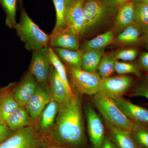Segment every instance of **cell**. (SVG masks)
I'll list each match as a JSON object with an SVG mask.
<instances>
[{
  "label": "cell",
  "instance_id": "cell-1",
  "mask_svg": "<svg viewBox=\"0 0 148 148\" xmlns=\"http://www.w3.org/2000/svg\"><path fill=\"white\" fill-rule=\"evenodd\" d=\"M81 104L76 95L59 105L54 132L61 143L73 147L84 143V124Z\"/></svg>",
  "mask_w": 148,
  "mask_h": 148
},
{
  "label": "cell",
  "instance_id": "cell-2",
  "mask_svg": "<svg viewBox=\"0 0 148 148\" xmlns=\"http://www.w3.org/2000/svg\"><path fill=\"white\" fill-rule=\"evenodd\" d=\"M118 6L115 0H84V22L80 38L113 15Z\"/></svg>",
  "mask_w": 148,
  "mask_h": 148
},
{
  "label": "cell",
  "instance_id": "cell-3",
  "mask_svg": "<svg viewBox=\"0 0 148 148\" xmlns=\"http://www.w3.org/2000/svg\"><path fill=\"white\" fill-rule=\"evenodd\" d=\"M14 29L16 34L24 43L25 49L29 51L40 49L49 45L50 34L42 31L22 8L20 20Z\"/></svg>",
  "mask_w": 148,
  "mask_h": 148
},
{
  "label": "cell",
  "instance_id": "cell-4",
  "mask_svg": "<svg viewBox=\"0 0 148 148\" xmlns=\"http://www.w3.org/2000/svg\"><path fill=\"white\" fill-rule=\"evenodd\" d=\"M93 100L106 123L119 129L132 131L135 123L124 114L113 99L97 93L93 95Z\"/></svg>",
  "mask_w": 148,
  "mask_h": 148
},
{
  "label": "cell",
  "instance_id": "cell-5",
  "mask_svg": "<svg viewBox=\"0 0 148 148\" xmlns=\"http://www.w3.org/2000/svg\"><path fill=\"white\" fill-rule=\"evenodd\" d=\"M51 66L49 45L33 51L29 72L38 83H48Z\"/></svg>",
  "mask_w": 148,
  "mask_h": 148
},
{
  "label": "cell",
  "instance_id": "cell-6",
  "mask_svg": "<svg viewBox=\"0 0 148 148\" xmlns=\"http://www.w3.org/2000/svg\"><path fill=\"white\" fill-rule=\"evenodd\" d=\"M42 145L36 130L28 125L16 130L0 144V148H39Z\"/></svg>",
  "mask_w": 148,
  "mask_h": 148
},
{
  "label": "cell",
  "instance_id": "cell-7",
  "mask_svg": "<svg viewBox=\"0 0 148 148\" xmlns=\"http://www.w3.org/2000/svg\"><path fill=\"white\" fill-rule=\"evenodd\" d=\"M69 68L74 83L79 92L89 95L98 93L102 80L98 73L86 71L73 67Z\"/></svg>",
  "mask_w": 148,
  "mask_h": 148
},
{
  "label": "cell",
  "instance_id": "cell-8",
  "mask_svg": "<svg viewBox=\"0 0 148 148\" xmlns=\"http://www.w3.org/2000/svg\"><path fill=\"white\" fill-rule=\"evenodd\" d=\"M132 79L125 75L102 79L98 93L112 99L122 97L131 87Z\"/></svg>",
  "mask_w": 148,
  "mask_h": 148
},
{
  "label": "cell",
  "instance_id": "cell-9",
  "mask_svg": "<svg viewBox=\"0 0 148 148\" xmlns=\"http://www.w3.org/2000/svg\"><path fill=\"white\" fill-rule=\"evenodd\" d=\"M51 95L48 84H38L26 107L33 120L37 119L49 103Z\"/></svg>",
  "mask_w": 148,
  "mask_h": 148
},
{
  "label": "cell",
  "instance_id": "cell-10",
  "mask_svg": "<svg viewBox=\"0 0 148 148\" xmlns=\"http://www.w3.org/2000/svg\"><path fill=\"white\" fill-rule=\"evenodd\" d=\"M88 132L93 148H101L105 140V128L101 118L95 110L86 107Z\"/></svg>",
  "mask_w": 148,
  "mask_h": 148
},
{
  "label": "cell",
  "instance_id": "cell-11",
  "mask_svg": "<svg viewBox=\"0 0 148 148\" xmlns=\"http://www.w3.org/2000/svg\"><path fill=\"white\" fill-rule=\"evenodd\" d=\"M113 100L123 112L133 123L148 127L147 109L133 104L122 97Z\"/></svg>",
  "mask_w": 148,
  "mask_h": 148
},
{
  "label": "cell",
  "instance_id": "cell-12",
  "mask_svg": "<svg viewBox=\"0 0 148 148\" xmlns=\"http://www.w3.org/2000/svg\"><path fill=\"white\" fill-rule=\"evenodd\" d=\"M50 36L49 46L52 48L75 51L79 49V37L69 27L56 34H50Z\"/></svg>",
  "mask_w": 148,
  "mask_h": 148
},
{
  "label": "cell",
  "instance_id": "cell-13",
  "mask_svg": "<svg viewBox=\"0 0 148 148\" xmlns=\"http://www.w3.org/2000/svg\"><path fill=\"white\" fill-rule=\"evenodd\" d=\"M38 84L34 77L30 72L24 75L13 92L14 98L19 106L26 107Z\"/></svg>",
  "mask_w": 148,
  "mask_h": 148
},
{
  "label": "cell",
  "instance_id": "cell-14",
  "mask_svg": "<svg viewBox=\"0 0 148 148\" xmlns=\"http://www.w3.org/2000/svg\"><path fill=\"white\" fill-rule=\"evenodd\" d=\"M84 1L74 0L71 3L67 5V8L68 27L75 32L79 38L84 22Z\"/></svg>",
  "mask_w": 148,
  "mask_h": 148
},
{
  "label": "cell",
  "instance_id": "cell-15",
  "mask_svg": "<svg viewBox=\"0 0 148 148\" xmlns=\"http://www.w3.org/2000/svg\"><path fill=\"white\" fill-rule=\"evenodd\" d=\"M48 84L51 97L58 105L63 104L71 98L65 84L52 65L51 68Z\"/></svg>",
  "mask_w": 148,
  "mask_h": 148
},
{
  "label": "cell",
  "instance_id": "cell-16",
  "mask_svg": "<svg viewBox=\"0 0 148 148\" xmlns=\"http://www.w3.org/2000/svg\"><path fill=\"white\" fill-rule=\"evenodd\" d=\"M106 124L110 132L111 140L116 148H139L132 137L131 131Z\"/></svg>",
  "mask_w": 148,
  "mask_h": 148
},
{
  "label": "cell",
  "instance_id": "cell-17",
  "mask_svg": "<svg viewBox=\"0 0 148 148\" xmlns=\"http://www.w3.org/2000/svg\"><path fill=\"white\" fill-rule=\"evenodd\" d=\"M32 119L26 107L18 106L5 122L12 131H16L28 125Z\"/></svg>",
  "mask_w": 148,
  "mask_h": 148
},
{
  "label": "cell",
  "instance_id": "cell-18",
  "mask_svg": "<svg viewBox=\"0 0 148 148\" xmlns=\"http://www.w3.org/2000/svg\"><path fill=\"white\" fill-rule=\"evenodd\" d=\"M59 105L51 97L49 103L41 114L39 126L42 130H47L52 127L58 114Z\"/></svg>",
  "mask_w": 148,
  "mask_h": 148
},
{
  "label": "cell",
  "instance_id": "cell-19",
  "mask_svg": "<svg viewBox=\"0 0 148 148\" xmlns=\"http://www.w3.org/2000/svg\"><path fill=\"white\" fill-rule=\"evenodd\" d=\"M134 4L131 1L122 6L117 14L115 27L117 30H123L134 23Z\"/></svg>",
  "mask_w": 148,
  "mask_h": 148
},
{
  "label": "cell",
  "instance_id": "cell-20",
  "mask_svg": "<svg viewBox=\"0 0 148 148\" xmlns=\"http://www.w3.org/2000/svg\"><path fill=\"white\" fill-rule=\"evenodd\" d=\"M53 49L60 60L68 64L69 67L81 69L83 51L80 49L76 51L69 50L59 48Z\"/></svg>",
  "mask_w": 148,
  "mask_h": 148
},
{
  "label": "cell",
  "instance_id": "cell-21",
  "mask_svg": "<svg viewBox=\"0 0 148 148\" xmlns=\"http://www.w3.org/2000/svg\"><path fill=\"white\" fill-rule=\"evenodd\" d=\"M104 49H92L83 52L81 69L86 71L96 72L98 64L104 54Z\"/></svg>",
  "mask_w": 148,
  "mask_h": 148
},
{
  "label": "cell",
  "instance_id": "cell-22",
  "mask_svg": "<svg viewBox=\"0 0 148 148\" xmlns=\"http://www.w3.org/2000/svg\"><path fill=\"white\" fill-rule=\"evenodd\" d=\"M114 34L111 30L98 35L92 39L85 41L81 47V50L83 52L92 49L105 48L110 44L114 39Z\"/></svg>",
  "mask_w": 148,
  "mask_h": 148
},
{
  "label": "cell",
  "instance_id": "cell-23",
  "mask_svg": "<svg viewBox=\"0 0 148 148\" xmlns=\"http://www.w3.org/2000/svg\"><path fill=\"white\" fill-rule=\"evenodd\" d=\"M56 14L55 27L51 34L58 33L68 27L67 16V5L65 0H52Z\"/></svg>",
  "mask_w": 148,
  "mask_h": 148
},
{
  "label": "cell",
  "instance_id": "cell-24",
  "mask_svg": "<svg viewBox=\"0 0 148 148\" xmlns=\"http://www.w3.org/2000/svg\"><path fill=\"white\" fill-rule=\"evenodd\" d=\"M49 51L51 64L55 68L62 81L65 84L69 96L70 97H73L75 95L72 91L71 88L68 80L66 67L62 63V61L56 54L53 48L49 46Z\"/></svg>",
  "mask_w": 148,
  "mask_h": 148
},
{
  "label": "cell",
  "instance_id": "cell-25",
  "mask_svg": "<svg viewBox=\"0 0 148 148\" xmlns=\"http://www.w3.org/2000/svg\"><path fill=\"white\" fill-rule=\"evenodd\" d=\"M134 4V23L143 32L148 27V5L142 2Z\"/></svg>",
  "mask_w": 148,
  "mask_h": 148
},
{
  "label": "cell",
  "instance_id": "cell-26",
  "mask_svg": "<svg viewBox=\"0 0 148 148\" xmlns=\"http://www.w3.org/2000/svg\"><path fill=\"white\" fill-rule=\"evenodd\" d=\"M18 106L13 92H8L0 97V112L5 122Z\"/></svg>",
  "mask_w": 148,
  "mask_h": 148
},
{
  "label": "cell",
  "instance_id": "cell-27",
  "mask_svg": "<svg viewBox=\"0 0 148 148\" xmlns=\"http://www.w3.org/2000/svg\"><path fill=\"white\" fill-rule=\"evenodd\" d=\"M118 61L113 56L103 54L97 68L101 78H107L113 75L115 72V66Z\"/></svg>",
  "mask_w": 148,
  "mask_h": 148
},
{
  "label": "cell",
  "instance_id": "cell-28",
  "mask_svg": "<svg viewBox=\"0 0 148 148\" xmlns=\"http://www.w3.org/2000/svg\"><path fill=\"white\" fill-rule=\"evenodd\" d=\"M18 0H0V5L6 14V24L10 29H14L17 22L16 12Z\"/></svg>",
  "mask_w": 148,
  "mask_h": 148
},
{
  "label": "cell",
  "instance_id": "cell-29",
  "mask_svg": "<svg viewBox=\"0 0 148 148\" xmlns=\"http://www.w3.org/2000/svg\"><path fill=\"white\" fill-rule=\"evenodd\" d=\"M140 31V28L134 23L123 30L117 37V40L122 43H135L139 40Z\"/></svg>",
  "mask_w": 148,
  "mask_h": 148
},
{
  "label": "cell",
  "instance_id": "cell-30",
  "mask_svg": "<svg viewBox=\"0 0 148 148\" xmlns=\"http://www.w3.org/2000/svg\"><path fill=\"white\" fill-rule=\"evenodd\" d=\"M132 135L139 148H148V127L134 125Z\"/></svg>",
  "mask_w": 148,
  "mask_h": 148
},
{
  "label": "cell",
  "instance_id": "cell-31",
  "mask_svg": "<svg viewBox=\"0 0 148 148\" xmlns=\"http://www.w3.org/2000/svg\"><path fill=\"white\" fill-rule=\"evenodd\" d=\"M140 67L137 64L118 61L115 66V71L119 75L132 74L140 77L141 76Z\"/></svg>",
  "mask_w": 148,
  "mask_h": 148
},
{
  "label": "cell",
  "instance_id": "cell-32",
  "mask_svg": "<svg viewBox=\"0 0 148 148\" xmlns=\"http://www.w3.org/2000/svg\"><path fill=\"white\" fill-rule=\"evenodd\" d=\"M138 53V51L135 49H128L119 51L113 56L118 60L121 59L124 61H132L136 58Z\"/></svg>",
  "mask_w": 148,
  "mask_h": 148
},
{
  "label": "cell",
  "instance_id": "cell-33",
  "mask_svg": "<svg viewBox=\"0 0 148 148\" xmlns=\"http://www.w3.org/2000/svg\"><path fill=\"white\" fill-rule=\"evenodd\" d=\"M132 96L144 97L148 100V77L145 78L135 86Z\"/></svg>",
  "mask_w": 148,
  "mask_h": 148
},
{
  "label": "cell",
  "instance_id": "cell-34",
  "mask_svg": "<svg viewBox=\"0 0 148 148\" xmlns=\"http://www.w3.org/2000/svg\"><path fill=\"white\" fill-rule=\"evenodd\" d=\"M11 131L6 122L0 123V144L11 136Z\"/></svg>",
  "mask_w": 148,
  "mask_h": 148
},
{
  "label": "cell",
  "instance_id": "cell-35",
  "mask_svg": "<svg viewBox=\"0 0 148 148\" xmlns=\"http://www.w3.org/2000/svg\"><path fill=\"white\" fill-rule=\"evenodd\" d=\"M139 63L140 67L148 71V52L142 53L139 58Z\"/></svg>",
  "mask_w": 148,
  "mask_h": 148
},
{
  "label": "cell",
  "instance_id": "cell-36",
  "mask_svg": "<svg viewBox=\"0 0 148 148\" xmlns=\"http://www.w3.org/2000/svg\"><path fill=\"white\" fill-rule=\"evenodd\" d=\"M101 148H116L115 145L111 139L108 138H105Z\"/></svg>",
  "mask_w": 148,
  "mask_h": 148
},
{
  "label": "cell",
  "instance_id": "cell-37",
  "mask_svg": "<svg viewBox=\"0 0 148 148\" xmlns=\"http://www.w3.org/2000/svg\"><path fill=\"white\" fill-rule=\"evenodd\" d=\"M115 1L117 3L118 5L121 7L131 2V0H115Z\"/></svg>",
  "mask_w": 148,
  "mask_h": 148
},
{
  "label": "cell",
  "instance_id": "cell-38",
  "mask_svg": "<svg viewBox=\"0 0 148 148\" xmlns=\"http://www.w3.org/2000/svg\"><path fill=\"white\" fill-rule=\"evenodd\" d=\"M133 2H142L148 5V0H133Z\"/></svg>",
  "mask_w": 148,
  "mask_h": 148
},
{
  "label": "cell",
  "instance_id": "cell-39",
  "mask_svg": "<svg viewBox=\"0 0 148 148\" xmlns=\"http://www.w3.org/2000/svg\"><path fill=\"white\" fill-rule=\"evenodd\" d=\"M65 1H66V5H70V4L74 0H65Z\"/></svg>",
  "mask_w": 148,
  "mask_h": 148
},
{
  "label": "cell",
  "instance_id": "cell-40",
  "mask_svg": "<svg viewBox=\"0 0 148 148\" xmlns=\"http://www.w3.org/2000/svg\"><path fill=\"white\" fill-rule=\"evenodd\" d=\"M5 122V121L4 120L1 114V112H0V123H3Z\"/></svg>",
  "mask_w": 148,
  "mask_h": 148
},
{
  "label": "cell",
  "instance_id": "cell-41",
  "mask_svg": "<svg viewBox=\"0 0 148 148\" xmlns=\"http://www.w3.org/2000/svg\"><path fill=\"white\" fill-rule=\"evenodd\" d=\"M145 34V36L146 38L148 39V27L147 29H146L145 32H144Z\"/></svg>",
  "mask_w": 148,
  "mask_h": 148
},
{
  "label": "cell",
  "instance_id": "cell-42",
  "mask_svg": "<svg viewBox=\"0 0 148 148\" xmlns=\"http://www.w3.org/2000/svg\"><path fill=\"white\" fill-rule=\"evenodd\" d=\"M18 3L19 5H21L22 3V0H18Z\"/></svg>",
  "mask_w": 148,
  "mask_h": 148
},
{
  "label": "cell",
  "instance_id": "cell-43",
  "mask_svg": "<svg viewBox=\"0 0 148 148\" xmlns=\"http://www.w3.org/2000/svg\"><path fill=\"white\" fill-rule=\"evenodd\" d=\"M45 148H57L56 147H47Z\"/></svg>",
  "mask_w": 148,
  "mask_h": 148
}]
</instances>
